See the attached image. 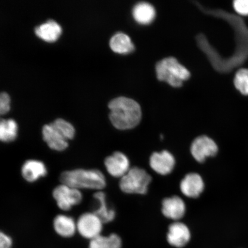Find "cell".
I'll return each instance as SVG.
<instances>
[{
    "label": "cell",
    "instance_id": "obj_8",
    "mask_svg": "<svg viewBox=\"0 0 248 248\" xmlns=\"http://www.w3.org/2000/svg\"><path fill=\"white\" fill-rule=\"evenodd\" d=\"M218 147L212 139L207 136H200L195 138L190 147V153L197 162L203 163L206 158L215 156Z\"/></svg>",
    "mask_w": 248,
    "mask_h": 248
},
{
    "label": "cell",
    "instance_id": "obj_9",
    "mask_svg": "<svg viewBox=\"0 0 248 248\" xmlns=\"http://www.w3.org/2000/svg\"><path fill=\"white\" fill-rule=\"evenodd\" d=\"M48 170L46 163L37 159H28L21 165V175L25 181L33 184L48 175Z\"/></svg>",
    "mask_w": 248,
    "mask_h": 248
},
{
    "label": "cell",
    "instance_id": "obj_13",
    "mask_svg": "<svg viewBox=\"0 0 248 248\" xmlns=\"http://www.w3.org/2000/svg\"><path fill=\"white\" fill-rule=\"evenodd\" d=\"M186 206L181 197L174 196L166 198L162 201V212L166 218L173 221H179L184 218Z\"/></svg>",
    "mask_w": 248,
    "mask_h": 248
},
{
    "label": "cell",
    "instance_id": "obj_18",
    "mask_svg": "<svg viewBox=\"0 0 248 248\" xmlns=\"http://www.w3.org/2000/svg\"><path fill=\"white\" fill-rule=\"evenodd\" d=\"M122 237L115 232L103 233L89 241L88 248H122Z\"/></svg>",
    "mask_w": 248,
    "mask_h": 248
},
{
    "label": "cell",
    "instance_id": "obj_17",
    "mask_svg": "<svg viewBox=\"0 0 248 248\" xmlns=\"http://www.w3.org/2000/svg\"><path fill=\"white\" fill-rule=\"evenodd\" d=\"M93 198L98 202L97 208L93 212L100 218L104 225L113 222L116 218V212L108 207L106 194L102 191H95L93 195Z\"/></svg>",
    "mask_w": 248,
    "mask_h": 248
},
{
    "label": "cell",
    "instance_id": "obj_3",
    "mask_svg": "<svg viewBox=\"0 0 248 248\" xmlns=\"http://www.w3.org/2000/svg\"><path fill=\"white\" fill-rule=\"evenodd\" d=\"M157 78L173 88H180L185 80L190 77V73L173 57L163 59L156 65Z\"/></svg>",
    "mask_w": 248,
    "mask_h": 248
},
{
    "label": "cell",
    "instance_id": "obj_22",
    "mask_svg": "<svg viewBox=\"0 0 248 248\" xmlns=\"http://www.w3.org/2000/svg\"><path fill=\"white\" fill-rule=\"evenodd\" d=\"M51 124L67 140L70 141L75 138L76 135L75 127L66 120L59 118L51 123Z\"/></svg>",
    "mask_w": 248,
    "mask_h": 248
},
{
    "label": "cell",
    "instance_id": "obj_6",
    "mask_svg": "<svg viewBox=\"0 0 248 248\" xmlns=\"http://www.w3.org/2000/svg\"><path fill=\"white\" fill-rule=\"evenodd\" d=\"M77 232L82 238L89 241L104 232V224L95 214L85 212L77 220Z\"/></svg>",
    "mask_w": 248,
    "mask_h": 248
},
{
    "label": "cell",
    "instance_id": "obj_21",
    "mask_svg": "<svg viewBox=\"0 0 248 248\" xmlns=\"http://www.w3.org/2000/svg\"><path fill=\"white\" fill-rule=\"evenodd\" d=\"M110 46L111 50L120 54H128L135 50L131 38L124 33L115 34L110 40Z\"/></svg>",
    "mask_w": 248,
    "mask_h": 248
},
{
    "label": "cell",
    "instance_id": "obj_1",
    "mask_svg": "<svg viewBox=\"0 0 248 248\" xmlns=\"http://www.w3.org/2000/svg\"><path fill=\"white\" fill-rule=\"evenodd\" d=\"M111 124L117 129L126 131L135 128L140 123L141 107L135 100L125 97L113 99L108 105Z\"/></svg>",
    "mask_w": 248,
    "mask_h": 248
},
{
    "label": "cell",
    "instance_id": "obj_14",
    "mask_svg": "<svg viewBox=\"0 0 248 248\" xmlns=\"http://www.w3.org/2000/svg\"><path fill=\"white\" fill-rule=\"evenodd\" d=\"M180 189L183 194L190 198H197L203 193L204 183L202 178L197 173L191 172L182 180Z\"/></svg>",
    "mask_w": 248,
    "mask_h": 248
},
{
    "label": "cell",
    "instance_id": "obj_23",
    "mask_svg": "<svg viewBox=\"0 0 248 248\" xmlns=\"http://www.w3.org/2000/svg\"><path fill=\"white\" fill-rule=\"evenodd\" d=\"M235 88L244 95H248V69L238 70L234 78Z\"/></svg>",
    "mask_w": 248,
    "mask_h": 248
},
{
    "label": "cell",
    "instance_id": "obj_5",
    "mask_svg": "<svg viewBox=\"0 0 248 248\" xmlns=\"http://www.w3.org/2000/svg\"><path fill=\"white\" fill-rule=\"evenodd\" d=\"M52 196L58 208L64 212H69L83 200L81 190L61 183L53 189Z\"/></svg>",
    "mask_w": 248,
    "mask_h": 248
},
{
    "label": "cell",
    "instance_id": "obj_12",
    "mask_svg": "<svg viewBox=\"0 0 248 248\" xmlns=\"http://www.w3.org/2000/svg\"><path fill=\"white\" fill-rule=\"evenodd\" d=\"M42 135L43 141L52 151L61 153L67 150L69 147V141L52 126L51 123L43 126Z\"/></svg>",
    "mask_w": 248,
    "mask_h": 248
},
{
    "label": "cell",
    "instance_id": "obj_7",
    "mask_svg": "<svg viewBox=\"0 0 248 248\" xmlns=\"http://www.w3.org/2000/svg\"><path fill=\"white\" fill-rule=\"evenodd\" d=\"M192 239L191 229L185 223L175 221L167 227L166 241L173 248H185Z\"/></svg>",
    "mask_w": 248,
    "mask_h": 248
},
{
    "label": "cell",
    "instance_id": "obj_2",
    "mask_svg": "<svg viewBox=\"0 0 248 248\" xmlns=\"http://www.w3.org/2000/svg\"><path fill=\"white\" fill-rule=\"evenodd\" d=\"M61 184L83 190L102 191L106 187V178L100 170L77 168L64 170L61 173Z\"/></svg>",
    "mask_w": 248,
    "mask_h": 248
},
{
    "label": "cell",
    "instance_id": "obj_19",
    "mask_svg": "<svg viewBox=\"0 0 248 248\" xmlns=\"http://www.w3.org/2000/svg\"><path fill=\"white\" fill-rule=\"evenodd\" d=\"M133 16L136 22L147 25L153 22L156 16V11L153 5L148 2H141L133 9Z\"/></svg>",
    "mask_w": 248,
    "mask_h": 248
},
{
    "label": "cell",
    "instance_id": "obj_15",
    "mask_svg": "<svg viewBox=\"0 0 248 248\" xmlns=\"http://www.w3.org/2000/svg\"><path fill=\"white\" fill-rule=\"evenodd\" d=\"M56 233L63 238H70L77 232V220L64 213L56 216L52 222Z\"/></svg>",
    "mask_w": 248,
    "mask_h": 248
},
{
    "label": "cell",
    "instance_id": "obj_20",
    "mask_svg": "<svg viewBox=\"0 0 248 248\" xmlns=\"http://www.w3.org/2000/svg\"><path fill=\"white\" fill-rule=\"evenodd\" d=\"M18 124L14 119H0V142L11 143L17 139Z\"/></svg>",
    "mask_w": 248,
    "mask_h": 248
},
{
    "label": "cell",
    "instance_id": "obj_26",
    "mask_svg": "<svg viewBox=\"0 0 248 248\" xmlns=\"http://www.w3.org/2000/svg\"><path fill=\"white\" fill-rule=\"evenodd\" d=\"M12 246L13 240L10 235L0 231V248H12Z\"/></svg>",
    "mask_w": 248,
    "mask_h": 248
},
{
    "label": "cell",
    "instance_id": "obj_11",
    "mask_svg": "<svg viewBox=\"0 0 248 248\" xmlns=\"http://www.w3.org/2000/svg\"><path fill=\"white\" fill-rule=\"evenodd\" d=\"M176 160L170 152L164 150L154 153L150 158V166L155 172L161 175H167L175 168Z\"/></svg>",
    "mask_w": 248,
    "mask_h": 248
},
{
    "label": "cell",
    "instance_id": "obj_4",
    "mask_svg": "<svg viewBox=\"0 0 248 248\" xmlns=\"http://www.w3.org/2000/svg\"><path fill=\"white\" fill-rule=\"evenodd\" d=\"M151 176L144 169L133 167L120 179L119 186L124 193L145 195L152 182Z\"/></svg>",
    "mask_w": 248,
    "mask_h": 248
},
{
    "label": "cell",
    "instance_id": "obj_10",
    "mask_svg": "<svg viewBox=\"0 0 248 248\" xmlns=\"http://www.w3.org/2000/svg\"><path fill=\"white\" fill-rule=\"evenodd\" d=\"M104 165L108 174L114 178H122L131 169L130 162L126 155L117 151L106 157Z\"/></svg>",
    "mask_w": 248,
    "mask_h": 248
},
{
    "label": "cell",
    "instance_id": "obj_25",
    "mask_svg": "<svg viewBox=\"0 0 248 248\" xmlns=\"http://www.w3.org/2000/svg\"><path fill=\"white\" fill-rule=\"evenodd\" d=\"M235 11L241 15H248V0H235L233 2Z\"/></svg>",
    "mask_w": 248,
    "mask_h": 248
},
{
    "label": "cell",
    "instance_id": "obj_24",
    "mask_svg": "<svg viewBox=\"0 0 248 248\" xmlns=\"http://www.w3.org/2000/svg\"><path fill=\"white\" fill-rule=\"evenodd\" d=\"M11 97L6 92L0 93V116L5 115L11 109Z\"/></svg>",
    "mask_w": 248,
    "mask_h": 248
},
{
    "label": "cell",
    "instance_id": "obj_16",
    "mask_svg": "<svg viewBox=\"0 0 248 248\" xmlns=\"http://www.w3.org/2000/svg\"><path fill=\"white\" fill-rule=\"evenodd\" d=\"M35 32L39 38L45 42H55L60 38L62 33V28L57 21L49 20L36 27Z\"/></svg>",
    "mask_w": 248,
    "mask_h": 248
}]
</instances>
